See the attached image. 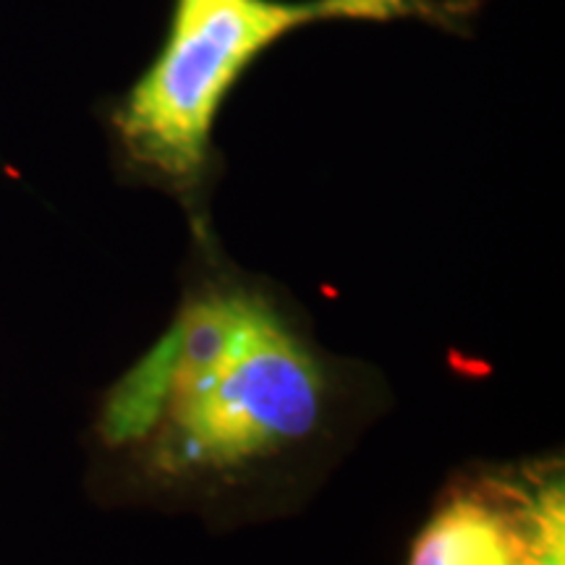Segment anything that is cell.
I'll use <instances>...</instances> for the list:
<instances>
[{
	"label": "cell",
	"instance_id": "cell-2",
	"mask_svg": "<svg viewBox=\"0 0 565 565\" xmlns=\"http://www.w3.org/2000/svg\"><path fill=\"white\" fill-rule=\"evenodd\" d=\"M469 13V0H173L158 51L113 110V129L131 168L192 194L210 171L225 100L282 38L335 21L458 30Z\"/></svg>",
	"mask_w": 565,
	"mask_h": 565
},
{
	"label": "cell",
	"instance_id": "cell-3",
	"mask_svg": "<svg viewBox=\"0 0 565 565\" xmlns=\"http://www.w3.org/2000/svg\"><path fill=\"white\" fill-rule=\"evenodd\" d=\"M406 565H565V503L540 494L524 508L515 484L458 490L416 534Z\"/></svg>",
	"mask_w": 565,
	"mask_h": 565
},
{
	"label": "cell",
	"instance_id": "cell-1",
	"mask_svg": "<svg viewBox=\"0 0 565 565\" xmlns=\"http://www.w3.org/2000/svg\"><path fill=\"white\" fill-rule=\"evenodd\" d=\"M322 412L320 364L270 303L212 291L118 383L103 429L113 443L152 435L162 471L196 475L280 454L312 435Z\"/></svg>",
	"mask_w": 565,
	"mask_h": 565
}]
</instances>
